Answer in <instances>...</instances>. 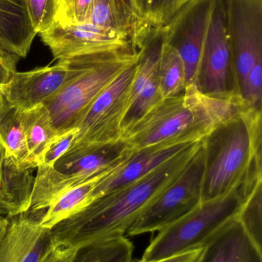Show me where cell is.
<instances>
[{
  "label": "cell",
  "instance_id": "cell-1",
  "mask_svg": "<svg viewBox=\"0 0 262 262\" xmlns=\"http://www.w3.org/2000/svg\"><path fill=\"white\" fill-rule=\"evenodd\" d=\"M201 141L191 145L147 175L93 200L58 223L52 229L55 245L78 249L124 236L183 172Z\"/></svg>",
  "mask_w": 262,
  "mask_h": 262
},
{
  "label": "cell",
  "instance_id": "cell-2",
  "mask_svg": "<svg viewBox=\"0 0 262 262\" xmlns=\"http://www.w3.org/2000/svg\"><path fill=\"white\" fill-rule=\"evenodd\" d=\"M203 203L262 183L261 111L245 107L203 139Z\"/></svg>",
  "mask_w": 262,
  "mask_h": 262
},
{
  "label": "cell",
  "instance_id": "cell-3",
  "mask_svg": "<svg viewBox=\"0 0 262 262\" xmlns=\"http://www.w3.org/2000/svg\"><path fill=\"white\" fill-rule=\"evenodd\" d=\"M245 107L239 96L212 98L190 86L154 106L124 134L123 141L130 155L152 146L199 141Z\"/></svg>",
  "mask_w": 262,
  "mask_h": 262
},
{
  "label": "cell",
  "instance_id": "cell-4",
  "mask_svg": "<svg viewBox=\"0 0 262 262\" xmlns=\"http://www.w3.org/2000/svg\"><path fill=\"white\" fill-rule=\"evenodd\" d=\"M132 45L118 49L69 58L73 76L50 101L45 103L58 135L74 128L91 103L129 66L139 58Z\"/></svg>",
  "mask_w": 262,
  "mask_h": 262
},
{
  "label": "cell",
  "instance_id": "cell-5",
  "mask_svg": "<svg viewBox=\"0 0 262 262\" xmlns=\"http://www.w3.org/2000/svg\"><path fill=\"white\" fill-rule=\"evenodd\" d=\"M245 199L240 189L201 203L175 223L158 231L143 254L142 261L163 259L206 248L237 220Z\"/></svg>",
  "mask_w": 262,
  "mask_h": 262
},
{
  "label": "cell",
  "instance_id": "cell-6",
  "mask_svg": "<svg viewBox=\"0 0 262 262\" xmlns=\"http://www.w3.org/2000/svg\"><path fill=\"white\" fill-rule=\"evenodd\" d=\"M138 60L125 69L83 112L74 127L78 133L72 146L55 165L69 163L123 140L122 124L127 112Z\"/></svg>",
  "mask_w": 262,
  "mask_h": 262
},
{
  "label": "cell",
  "instance_id": "cell-7",
  "mask_svg": "<svg viewBox=\"0 0 262 262\" xmlns=\"http://www.w3.org/2000/svg\"><path fill=\"white\" fill-rule=\"evenodd\" d=\"M205 170L203 140L178 177L128 229V235L160 231L178 221L203 203Z\"/></svg>",
  "mask_w": 262,
  "mask_h": 262
},
{
  "label": "cell",
  "instance_id": "cell-8",
  "mask_svg": "<svg viewBox=\"0 0 262 262\" xmlns=\"http://www.w3.org/2000/svg\"><path fill=\"white\" fill-rule=\"evenodd\" d=\"M197 88L212 98L238 96L235 90L226 0H216L198 69Z\"/></svg>",
  "mask_w": 262,
  "mask_h": 262
},
{
  "label": "cell",
  "instance_id": "cell-9",
  "mask_svg": "<svg viewBox=\"0 0 262 262\" xmlns=\"http://www.w3.org/2000/svg\"><path fill=\"white\" fill-rule=\"evenodd\" d=\"M235 90L239 96L252 68L262 60V0H226Z\"/></svg>",
  "mask_w": 262,
  "mask_h": 262
},
{
  "label": "cell",
  "instance_id": "cell-10",
  "mask_svg": "<svg viewBox=\"0 0 262 262\" xmlns=\"http://www.w3.org/2000/svg\"><path fill=\"white\" fill-rule=\"evenodd\" d=\"M216 0H195L183 9L160 33L183 60L186 88L197 87L198 69Z\"/></svg>",
  "mask_w": 262,
  "mask_h": 262
},
{
  "label": "cell",
  "instance_id": "cell-11",
  "mask_svg": "<svg viewBox=\"0 0 262 262\" xmlns=\"http://www.w3.org/2000/svg\"><path fill=\"white\" fill-rule=\"evenodd\" d=\"M43 42L55 60L79 55L118 50L132 44L128 34L98 27L90 23L63 25L54 23L39 33Z\"/></svg>",
  "mask_w": 262,
  "mask_h": 262
},
{
  "label": "cell",
  "instance_id": "cell-12",
  "mask_svg": "<svg viewBox=\"0 0 262 262\" xmlns=\"http://www.w3.org/2000/svg\"><path fill=\"white\" fill-rule=\"evenodd\" d=\"M70 59L58 60L54 66L16 72L3 91V98L12 106L29 111L44 104L64 89L73 76Z\"/></svg>",
  "mask_w": 262,
  "mask_h": 262
},
{
  "label": "cell",
  "instance_id": "cell-13",
  "mask_svg": "<svg viewBox=\"0 0 262 262\" xmlns=\"http://www.w3.org/2000/svg\"><path fill=\"white\" fill-rule=\"evenodd\" d=\"M44 211L10 218L0 240V262H41L55 247L52 229L40 225Z\"/></svg>",
  "mask_w": 262,
  "mask_h": 262
},
{
  "label": "cell",
  "instance_id": "cell-14",
  "mask_svg": "<svg viewBox=\"0 0 262 262\" xmlns=\"http://www.w3.org/2000/svg\"><path fill=\"white\" fill-rule=\"evenodd\" d=\"M195 143L162 145L135 152L98 182L92 201L147 175Z\"/></svg>",
  "mask_w": 262,
  "mask_h": 262
},
{
  "label": "cell",
  "instance_id": "cell-15",
  "mask_svg": "<svg viewBox=\"0 0 262 262\" xmlns=\"http://www.w3.org/2000/svg\"><path fill=\"white\" fill-rule=\"evenodd\" d=\"M37 32L24 0H0V47L26 58Z\"/></svg>",
  "mask_w": 262,
  "mask_h": 262
},
{
  "label": "cell",
  "instance_id": "cell-16",
  "mask_svg": "<svg viewBox=\"0 0 262 262\" xmlns=\"http://www.w3.org/2000/svg\"><path fill=\"white\" fill-rule=\"evenodd\" d=\"M6 152L0 176V216H16L29 210L35 177Z\"/></svg>",
  "mask_w": 262,
  "mask_h": 262
},
{
  "label": "cell",
  "instance_id": "cell-17",
  "mask_svg": "<svg viewBox=\"0 0 262 262\" xmlns=\"http://www.w3.org/2000/svg\"><path fill=\"white\" fill-rule=\"evenodd\" d=\"M201 262H262V252L236 220L206 247Z\"/></svg>",
  "mask_w": 262,
  "mask_h": 262
},
{
  "label": "cell",
  "instance_id": "cell-18",
  "mask_svg": "<svg viewBox=\"0 0 262 262\" xmlns=\"http://www.w3.org/2000/svg\"><path fill=\"white\" fill-rule=\"evenodd\" d=\"M195 0H139L140 19L132 35V43L138 49L163 28L183 9Z\"/></svg>",
  "mask_w": 262,
  "mask_h": 262
},
{
  "label": "cell",
  "instance_id": "cell-19",
  "mask_svg": "<svg viewBox=\"0 0 262 262\" xmlns=\"http://www.w3.org/2000/svg\"><path fill=\"white\" fill-rule=\"evenodd\" d=\"M24 111L9 104L4 98L0 105V140L6 152L22 169H34L26 143Z\"/></svg>",
  "mask_w": 262,
  "mask_h": 262
},
{
  "label": "cell",
  "instance_id": "cell-20",
  "mask_svg": "<svg viewBox=\"0 0 262 262\" xmlns=\"http://www.w3.org/2000/svg\"><path fill=\"white\" fill-rule=\"evenodd\" d=\"M26 143L34 168L41 165L45 154L58 137L49 112L43 104L24 112Z\"/></svg>",
  "mask_w": 262,
  "mask_h": 262
},
{
  "label": "cell",
  "instance_id": "cell-21",
  "mask_svg": "<svg viewBox=\"0 0 262 262\" xmlns=\"http://www.w3.org/2000/svg\"><path fill=\"white\" fill-rule=\"evenodd\" d=\"M107 175L95 177L63 193L45 210L40 225L53 229L56 225L75 215L92 202V193L98 181Z\"/></svg>",
  "mask_w": 262,
  "mask_h": 262
},
{
  "label": "cell",
  "instance_id": "cell-22",
  "mask_svg": "<svg viewBox=\"0 0 262 262\" xmlns=\"http://www.w3.org/2000/svg\"><path fill=\"white\" fill-rule=\"evenodd\" d=\"M158 81V89L163 99L179 95L186 89V70L183 60L176 49L163 38Z\"/></svg>",
  "mask_w": 262,
  "mask_h": 262
},
{
  "label": "cell",
  "instance_id": "cell-23",
  "mask_svg": "<svg viewBox=\"0 0 262 262\" xmlns=\"http://www.w3.org/2000/svg\"><path fill=\"white\" fill-rule=\"evenodd\" d=\"M89 23L132 36L133 23L129 8L121 0H92Z\"/></svg>",
  "mask_w": 262,
  "mask_h": 262
},
{
  "label": "cell",
  "instance_id": "cell-24",
  "mask_svg": "<svg viewBox=\"0 0 262 262\" xmlns=\"http://www.w3.org/2000/svg\"><path fill=\"white\" fill-rule=\"evenodd\" d=\"M134 247L126 237L78 248L70 262H132Z\"/></svg>",
  "mask_w": 262,
  "mask_h": 262
},
{
  "label": "cell",
  "instance_id": "cell-25",
  "mask_svg": "<svg viewBox=\"0 0 262 262\" xmlns=\"http://www.w3.org/2000/svg\"><path fill=\"white\" fill-rule=\"evenodd\" d=\"M262 183L243 201L237 220L254 246L262 252Z\"/></svg>",
  "mask_w": 262,
  "mask_h": 262
},
{
  "label": "cell",
  "instance_id": "cell-26",
  "mask_svg": "<svg viewBox=\"0 0 262 262\" xmlns=\"http://www.w3.org/2000/svg\"><path fill=\"white\" fill-rule=\"evenodd\" d=\"M32 26L37 34L44 32L55 23L57 0H24Z\"/></svg>",
  "mask_w": 262,
  "mask_h": 262
},
{
  "label": "cell",
  "instance_id": "cell-27",
  "mask_svg": "<svg viewBox=\"0 0 262 262\" xmlns=\"http://www.w3.org/2000/svg\"><path fill=\"white\" fill-rule=\"evenodd\" d=\"M92 0H61L55 23L63 25L89 23Z\"/></svg>",
  "mask_w": 262,
  "mask_h": 262
},
{
  "label": "cell",
  "instance_id": "cell-28",
  "mask_svg": "<svg viewBox=\"0 0 262 262\" xmlns=\"http://www.w3.org/2000/svg\"><path fill=\"white\" fill-rule=\"evenodd\" d=\"M78 130L75 127L63 133L56 137L53 143L49 146L42 164L46 166H54L62 157L69 150L72 146V142L76 136Z\"/></svg>",
  "mask_w": 262,
  "mask_h": 262
},
{
  "label": "cell",
  "instance_id": "cell-29",
  "mask_svg": "<svg viewBox=\"0 0 262 262\" xmlns=\"http://www.w3.org/2000/svg\"><path fill=\"white\" fill-rule=\"evenodd\" d=\"M20 57L0 47V95L15 75Z\"/></svg>",
  "mask_w": 262,
  "mask_h": 262
},
{
  "label": "cell",
  "instance_id": "cell-30",
  "mask_svg": "<svg viewBox=\"0 0 262 262\" xmlns=\"http://www.w3.org/2000/svg\"><path fill=\"white\" fill-rule=\"evenodd\" d=\"M206 249V247L201 248L155 261H144L140 260L136 262H201L204 257Z\"/></svg>",
  "mask_w": 262,
  "mask_h": 262
},
{
  "label": "cell",
  "instance_id": "cell-31",
  "mask_svg": "<svg viewBox=\"0 0 262 262\" xmlns=\"http://www.w3.org/2000/svg\"><path fill=\"white\" fill-rule=\"evenodd\" d=\"M75 250L76 249L74 248L55 245L41 262H70Z\"/></svg>",
  "mask_w": 262,
  "mask_h": 262
},
{
  "label": "cell",
  "instance_id": "cell-32",
  "mask_svg": "<svg viewBox=\"0 0 262 262\" xmlns=\"http://www.w3.org/2000/svg\"><path fill=\"white\" fill-rule=\"evenodd\" d=\"M129 7H130L131 14H132V23H133L134 31L136 29L140 19V6L139 0H129Z\"/></svg>",
  "mask_w": 262,
  "mask_h": 262
},
{
  "label": "cell",
  "instance_id": "cell-33",
  "mask_svg": "<svg viewBox=\"0 0 262 262\" xmlns=\"http://www.w3.org/2000/svg\"><path fill=\"white\" fill-rule=\"evenodd\" d=\"M9 223V218L6 216H0V240L3 238Z\"/></svg>",
  "mask_w": 262,
  "mask_h": 262
},
{
  "label": "cell",
  "instance_id": "cell-34",
  "mask_svg": "<svg viewBox=\"0 0 262 262\" xmlns=\"http://www.w3.org/2000/svg\"><path fill=\"white\" fill-rule=\"evenodd\" d=\"M6 150L3 143L0 140V176H1L2 169H3V160L6 157Z\"/></svg>",
  "mask_w": 262,
  "mask_h": 262
},
{
  "label": "cell",
  "instance_id": "cell-35",
  "mask_svg": "<svg viewBox=\"0 0 262 262\" xmlns=\"http://www.w3.org/2000/svg\"><path fill=\"white\" fill-rule=\"evenodd\" d=\"M128 8H129V11H130V7H129V0H121ZM131 12V11H130ZM132 15V14H131Z\"/></svg>",
  "mask_w": 262,
  "mask_h": 262
},
{
  "label": "cell",
  "instance_id": "cell-36",
  "mask_svg": "<svg viewBox=\"0 0 262 262\" xmlns=\"http://www.w3.org/2000/svg\"><path fill=\"white\" fill-rule=\"evenodd\" d=\"M3 96L2 95H0V105H1L2 102H3Z\"/></svg>",
  "mask_w": 262,
  "mask_h": 262
},
{
  "label": "cell",
  "instance_id": "cell-37",
  "mask_svg": "<svg viewBox=\"0 0 262 262\" xmlns=\"http://www.w3.org/2000/svg\"><path fill=\"white\" fill-rule=\"evenodd\" d=\"M60 1H61V0H57V2H58V6H59ZM57 12H58V11H57Z\"/></svg>",
  "mask_w": 262,
  "mask_h": 262
}]
</instances>
